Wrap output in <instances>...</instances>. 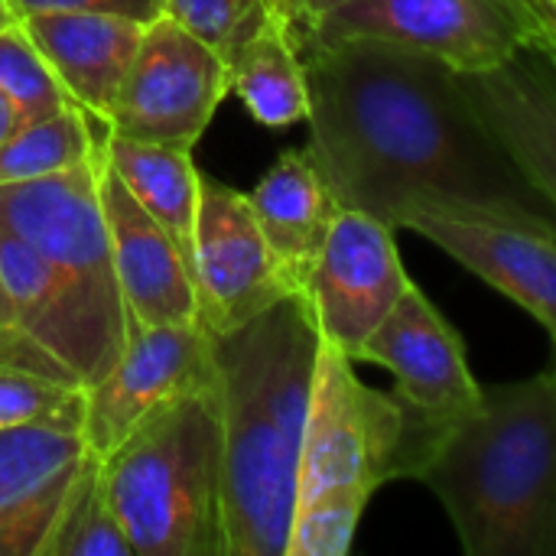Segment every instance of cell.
<instances>
[{"instance_id":"cell-1","label":"cell","mask_w":556,"mask_h":556,"mask_svg":"<svg viewBox=\"0 0 556 556\" xmlns=\"http://www.w3.org/2000/svg\"><path fill=\"white\" fill-rule=\"evenodd\" d=\"M309 153L342 208L401 228L414 208L556 238V208L437 55L349 36L303 49Z\"/></svg>"},{"instance_id":"cell-2","label":"cell","mask_w":556,"mask_h":556,"mask_svg":"<svg viewBox=\"0 0 556 556\" xmlns=\"http://www.w3.org/2000/svg\"><path fill=\"white\" fill-rule=\"evenodd\" d=\"M222 404L228 556H287L323 332L306 293L208 332Z\"/></svg>"},{"instance_id":"cell-3","label":"cell","mask_w":556,"mask_h":556,"mask_svg":"<svg viewBox=\"0 0 556 556\" xmlns=\"http://www.w3.org/2000/svg\"><path fill=\"white\" fill-rule=\"evenodd\" d=\"M420 482L469 556H556V371L482 388Z\"/></svg>"},{"instance_id":"cell-4","label":"cell","mask_w":556,"mask_h":556,"mask_svg":"<svg viewBox=\"0 0 556 556\" xmlns=\"http://www.w3.org/2000/svg\"><path fill=\"white\" fill-rule=\"evenodd\" d=\"M101 472L137 556H228L218 381L150 414Z\"/></svg>"},{"instance_id":"cell-5","label":"cell","mask_w":556,"mask_h":556,"mask_svg":"<svg viewBox=\"0 0 556 556\" xmlns=\"http://www.w3.org/2000/svg\"><path fill=\"white\" fill-rule=\"evenodd\" d=\"M456 420L417 407L397 388L378 391L355 375V362L323 342L300 459L296 505L326 492H365L417 479L433 463Z\"/></svg>"},{"instance_id":"cell-6","label":"cell","mask_w":556,"mask_h":556,"mask_svg":"<svg viewBox=\"0 0 556 556\" xmlns=\"http://www.w3.org/2000/svg\"><path fill=\"white\" fill-rule=\"evenodd\" d=\"M0 225L46 257L114 365L127 345V309L98 195V150L78 169L0 186Z\"/></svg>"},{"instance_id":"cell-7","label":"cell","mask_w":556,"mask_h":556,"mask_svg":"<svg viewBox=\"0 0 556 556\" xmlns=\"http://www.w3.org/2000/svg\"><path fill=\"white\" fill-rule=\"evenodd\" d=\"M349 36L427 52L456 72L495 68L541 42L531 0H352L329 13L306 42Z\"/></svg>"},{"instance_id":"cell-8","label":"cell","mask_w":556,"mask_h":556,"mask_svg":"<svg viewBox=\"0 0 556 556\" xmlns=\"http://www.w3.org/2000/svg\"><path fill=\"white\" fill-rule=\"evenodd\" d=\"M228 91L225 55L163 13L147 23L104 127L127 140L192 150Z\"/></svg>"},{"instance_id":"cell-9","label":"cell","mask_w":556,"mask_h":556,"mask_svg":"<svg viewBox=\"0 0 556 556\" xmlns=\"http://www.w3.org/2000/svg\"><path fill=\"white\" fill-rule=\"evenodd\" d=\"M192 280L205 332H228L296 293L264 241L251 199L212 176L199 186Z\"/></svg>"},{"instance_id":"cell-10","label":"cell","mask_w":556,"mask_h":556,"mask_svg":"<svg viewBox=\"0 0 556 556\" xmlns=\"http://www.w3.org/2000/svg\"><path fill=\"white\" fill-rule=\"evenodd\" d=\"M394 231L397 228L368 212L342 208L303 290L313 303L323 342L336 345L352 362L414 283L397 254Z\"/></svg>"},{"instance_id":"cell-11","label":"cell","mask_w":556,"mask_h":556,"mask_svg":"<svg viewBox=\"0 0 556 556\" xmlns=\"http://www.w3.org/2000/svg\"><path fill=\"white\" fill-rule=\"evenodd\" d=\"M215 381L208 332L202 323L130 326L121 358L88 384L85 443L108 456L150 414Z\"/></svg>"},{"instance_id":"cell-12","label":"cell","mask_w":556,"mask_h":556,"mask_svg":"<svg viewBox=\"0 0 556 556\" xmlns=\"http://www.w3.org/2000/svg\"><path fill=\"white\" fill-rule=\"evenodd\" d=\"M98 195L111 235L114 274L130 326L199 323V296L192 274L166 235V228L130 195L124 179L104 156V130L98 140Z\"/></svg>"},{"instance_id":"cell-13","label":"cell","mask_w":556,"mask_h":556,"mask_svg":"<svg viewBox=\"0 0 556 556\" xmlns=\"http://www.w3.org/2000/svg\"><path fill=\"white\" fill-rule=\"evenodd\" d=\"M355 362L388 368L407 401L450 420L466 417L482 401V384L469 371L463 336L417 283L404 290Z\"/></svg>"},{"instance_id":"cell-14","label":"cell","mask_w":556,"mask_h":556,"mask_svg":"<svg viewBox=\"0 0 556 556\" xmlns=\"http://www.w3.org/2000/svg\"><path fill=\"white\" fill-rule=\"evenodd\" d=\"M401 228L430 238L476 277L528 309L556 342V238L492 218L414 208Z\"/></svg>"},{"instance_id":"cell-15","label":"cell","mask_w":556,"mask_h":556,"mask_svg":"<svg viewBox=\"0 0 556 556\" xmlns=\"http://www.w3.org/2000/svg\"><path fill=\"white\" fill-rule=\"evenodd\" d=\"M459 85L482 121L508 147L521 173L556 208V55L525 46L485 72H459Z\"/></svg>"},{"instance_id":"cell-16","label":"cell","mask_w":556,"mask_h":556,"mask_svg":"<svg viewBox=\"0 0 556 556\" xmlns=\"http://www.w3.org/2000/svg\"><path fill=\"white\" fill-rule=\"evenodd\" d=\"M88 453L85 437L75 430H0V556H42Z\"/></svg>"},{"instance_id":"cell-17","label":"cell","mask_w":556,"mask_h":556,"mask_svg":"<svg viewBox=\"0 0 556 556\" xmlns=\"http://www.w3.org/2000/svg\"><path fill=\"white\" fill-rule=\"evenodd\" d=\"M20 26L68 98L104 124L147 23L108 13H26Z\"/></svg>"},{"instance_id":"cell-18","label":"cell","mask_w":556,"mask_h":556,"mask_svg":"<svg viewBox=\"0 0 556 556\" xmlns=\"http://www.w3.org/2000/svg\"><path fill=\"white\" fill-rule=\"evenodd\" d=\"M0 270L10 290L16 329L42 349L78 384H94L111 371V358L91 336L81 309L46 257L16 231L0 225Z\"/></svg>"},{"instance_id":"cell-19","label":"cell","mask_w":556,"mask_h":556,"mask_svg":"<svg viewBox=\"0 0 556 556\" xmlns=\"http://www.w3.org/2000/svg\"><path fill=\"white\" fill-rule=\"evenodd\" d=\"M248 199L283 280L303 293L329 228L342 212L309 147L280 153Z\"/></svg>"},{"instance_id":"cell-20","label":"cell","mask_w":556,"mask_h":556,"mask_svg":"<svg viewBox=\"0 0 556 556\" xmlns=\"http://www.w3.org/2000/svg\"><path fill=\"white\" fill-rule=\"evenodd\" d=\"M104 156L124 179L130 195L166 228L192 274V238L202 186V176L192 163V150L127 140L104 127Z\"/></svg>"},{"instance_id":"cell-21","label":"cell","mask_w":556,"mask_h":556,"mask_svg":"<svg viewBox=\"0 0 556 556\" xmlns=\"http://www.w3.org/2000/svg\"><path fill=\"white\" fill-rule=\"evenodd\" d=\"M228 81L264 127H290L309 114L303 52L274 10L267 23L228 55Z\"/></svg>"},{"instance_id":"cell-22","label":"cell","mask_w":556,"mask_h":556,"mask_svg":"<svg viewBox=\"0 0 556 556\" xmlns=\"http://www.w3.org/2000/svg\"><path fill=\"white\" fill-rule=\"evenodd\" d=\"M101 127L104 124L78 104H68L39 121H26L0 147V186L33 182L78 169L94 156Z\"/></svg>"},{"instance_id":"cell-23","label":"cell","mask_w":556,"mask_h":556,"mask_svg":"<svg viewBox=\"0 0 556 556\" xmlns=\"http://www.w3.org/2000/svg\"><path fill=\"white\" fill-rule=\"evenodd\" d=\"M42 556H137L108 498L98 453L85 456L42 544Z\"/></svg>"},{"instance_id":"cell-24","label":"cell","mask_w":556,"mask_h":556,"mask_svg":"<svg viewBox=\"0 0 556 556\" xmlns=\"http://www.w3.org/2000/svg\"><path fill=\"white\" fill-rule=\"evenodd\" d=\"M88 388L0 362V430L7 427H59L85 430ZM85 437V433H81Z\"/></svg>"},{"instance_id":"cell-25","label":"cell","mask_w":556,"mask_h":556,"mask_svg":"<svg viewBox=\"0 0 556 556\" xmlns=\"http://www.w3.org/2000/svg\"><path fill=\"white\" fill-rule=\"evenodd\" d=\"M0 91L16 101L26 121H39L75 104L20 23L0 29Z\"/></svg>"},{"instance_id":"cell-26","label":"cell","mask_w":556,"mask_h":556,"mask_svg":"<svg viewBox=\"0 0 556 556\" xmlns=\"http://www.w3.org/2000/svg\"><path fill=\"white\" fill-rule=\"evenodd\" d=\"M371 495L365 492H326L306 498L293 511L287 556H345L352 551L358 521Z\"/></svg>"},{"instance_id":"cell-27","label":"cell","mask_w":556,"mask_h":556,"mask_svg":"<svg viewBox=\"0 0 556 556\" xmlns=\"http://www.w3.org/2000/svg\"><path fill=\"white\" fill-rule=\"evenodd\" d=\"M163 13L228 62L267 23L270 0H163Z\"/></svg>"},{"instance_id":"cell-28","label":"cell","mask_w":556,"mask_h":556,"mask_svg":"<svg viewBox=\"0 0 556 556\" xmlns=\"http://www.w3.org/2000/svg\"><path fill=\"white\" fill-rule=\"evenodd\" d=\"M0 362L3 365H16V368H29V371H39V375H49V378H62V381H75L68 378L65 368H59L42 349H36L13 323V306H10V290H7V280H3V270H0ZM78 384V381H75Z\"/></svg>"},{"instance_id":"cell-29","label":"cell","mask_w":556,"mask_h":556,"mask_svg":"<svg viewBox=\"0 0 556 556\" xmlns=\"http://www.w3.org/2000/svg\"><path fill=\"white\" fill-rule=\"evenodd\" d=\"M16 16L26 13H108L137 23H153L163 16V0H10Z\"/></svg>"},{"instance_id":"cell-30","label":"cell","mask_w":556,"mask_h":556,"mask_svg":"<svg viewBox=\"0 0 556 556\" xmlns=\"http://www.w3.org/2000/svg\"><path fill=\"white\" fill-rule=\"evenodd\" d=\"M345 3L352 0H270V10L290 26L296 46H303L319 29V23Z\"/></svg>"},{"instance_id":"cell-31","label":"cell","mask_w":556,"mask_h":556,"mask_svg":"<svg viewBox=\"0 0 556 556\" xmlns=\"http://www.w3.org/2000/svg\"><path fill=\"white\" fill-rule=\"evenodd\" d=\"M534 7V20H538V33L544 49H551L556 55V0H531Z\"/></svg>"},{"instance_id":"cell-32","label":"cell","mask_w":556,"mask_h":556,"mask_svg":"<svg viewBox=\"0 0 556 556\" xmlns=\"http://www.w3.org/2000/svg\"><path fill=\"white\" fill-rule=\"evenodd\" d=\"M23 124H26V117H23V111L16 108V101H13L7 91H0V147H3Z\"/></svg>"},{"instance_id":"cell-33","label":"cell","mask_w":556,"mask_h":556,"mask_svg":"<svg viewBox=\"0 0 556 556\" xmlns=\"http://www.w3.org/2000/svg\"><path fill=\"white\" fill-rule=\"evenodd\" d=\"M13 23H20V16L13 13L10 0H0V29H7V26H13Z\"/></svg>"},{"instance_id":"cell-34","label":"cell","mask_w":556,"mask_h":556,"mask_svg":"<svg viewBox=\"0 0 556 556\" xmlns=\"http://www.w3.org/2000/svg\"><path fill=\"white\" fill-rule=\"evenodd\" d=\"M551 368L556 371V342H554V352H551Z\"/></svg>"}]
</instances>
